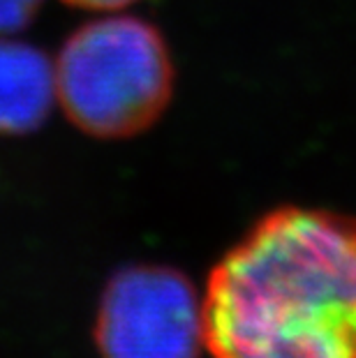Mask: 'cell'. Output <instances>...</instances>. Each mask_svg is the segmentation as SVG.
<instances>
[{"label": "cell", "instance_id": "6da1fadb", "mask_svg": "<svg viewBox=\"0 0 356 358\" xmlns=\"http://www.w3.org/2000/svg\"><path fill=\"white\" fill-rule=\"evenodd\" d=\"M201 308L215 358H356V220L269 213L215 266Z\"/></svg>", "mask_w": 356, "mask_h": 358}, {"label": "cell", "instance_id": "7a4b0ae2", "mask_svg": "<svg viewBox=\"0 0 356 358\" xmlns=\"http://www.w3.org/2000/svg\"><path fill=\"white\" fill-rule=\"evenodd\" d=\"M173 63L150 21L113 14L79 26L56 63V95L67 120L95 139H127L162 116Z\"/></svg>", "mask_w": 356, "mask_h": 358}, {"label": "cell", "instance_id": "3957f363", "mask_svg": "<svg viewBox=\"0 0 356 358\" xmlns=\"http://www.w3.org/2000/svg\"><path fill=\"white\" fill-rule=\"evenodd\" d=\"M93 333L102 358H197L204 308L180 271L134 264L107 280Z\"/></svg>", "mask_w": 356, "mask_h": 358}, {"label": "cell", "instance_id": "277c9868", "mask_svg": "<svg viewBox=\"0 0 356 358\" xmlns=\"http://www.w3.org/2000/svg\"><path fill=\"white\" fill-rule=\"evenodd\" d=\"M56 67L33 44L0 40V136H24L49 120Z\"/></svg>", "mask_w": 356, "mask_h": 358}, {"label": "cell", "instance_id": "5b68a950", "mask_svg": "<svg viewBox=\"0 0 356 358\" xmlns=\"http://www.w3.org/2000/svg\"><path fill=\"white\" fill-rule=\"evenodd\" d=\"M42 0H0V35L24 30L35 21Z\"/></svg>", "mask_w": 356, "mask_h": 358}, {"label": "cell", "instance_id": "8992f818", "mask_svg": "<svg viewBox=\"0 0 356 358\" xmlns=\"http://www.w3.org/2000/svg\"><path fill=\"white\" fill-rule=\"evenodd\" d=\"M63 3L79 7V10H93V12H116L123 7H130L139 0H63Z\"/></svg>", "mask_w": 356, "mask_h": 358}]
</instances>
